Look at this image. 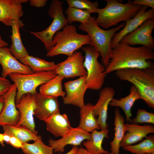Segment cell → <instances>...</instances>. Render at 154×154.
<instances>
[{
    "mask_svg": "<svg viewBox=\"0 0 154 154\" xmlns=\"http://www.w3.org/2000/svg\"><path fill=\"white\" fill-rule=\"evenodd\" d=\"M21 149L25 154H53L52 147L44 144L42 139L33 143H24Z\"/></svg>",
    "mask_w": 154,
    "mask_h": 154,
    "instance_id": "cell-31",
    "label": "cell"
},
{
    "mask_svg": "<svg viewBox=\"0 0 154 154\" xmlns=\"http://www.w3.org/2000/svg\"><path fill=\"white\" fill-rule=\"evenodd\" d=\"M47 1V0H30L29 4L31 6L43 7L46 5Z\"/></svg>",
    "mask_w": 154,
    "mask_h": 154,
    "instance_id": "cell-38",
    "label": "cell"
},
{
    "mask_svg": "<svg viewBox=\"0 0 154 154\" xmlns=\"http://www.w3.org/2000/svg\"><path fill=\"white\" fill-rule=\"evenodd\" d=\"M2 126L3 133L16 137L23 143L32 140L35 142L42 139L40 136L34 133L25 126L16 125H5Z\"/></svg>",
    "mask_w": 154,
    "mask_h": 154,
    "instance_id": "cell-25",
    "label": "cell"
},
{
    "mask_svg": "<svg viewBox=\"0 0 154 154\" xmlns=\"http://www.w3.org/2000/svg\"><path fill=\"white\" fill-rule=\"evenodd\" d=\"M86 76L80 77L64 83L66 95L63 98L65 104L73 105L80 108L84 105V97L88 89L86 83Z\"/></svg>",
    "mask_w": 154,
    "mask_h": 154,
    "instance_id": "cell-11",
    "label": "cell"
},
{
    "mask_svg": "<svg viewBox=\"0 0 154 154\" xmlns=\"http://www.w3.org/2000/svg\"><path fill=\"white\" fill-rule=\"evenodd\" d=\"M130 123L137 124L143 123L154 124V114L153 112H149L143 109H139L136 117L131 119Z\"/></svg>",
    "mask_w": 154,
    "mask_h": 154,
    "instance_id": "cell-34",
    "label": "cell"
},
{
    "mask_svg": "<svg viewBox=\"0 0 154 154\" xmlns=\"http://www.w3.org/2000/svg\"><path fill=\"white\" fill-rule=\"evenodd\" d=\"M17 88L14 84H11L5 95V103L0 114V126L16 125L20 119V114L16 106L15 100Z\"/></svg>",
    "mask_w": 154,
    "mask_h": 154,
    "instance_id": "cell-14",
    "label": "cell"
},
{
    "mask_svg": "<svg viewBox=\"0 0 154 154\" xmlns=\"http://www.w3.org/2000/svg\"><path fill=\"white\" fill-rule=\"evenodd\" d=\"M91 135V133L84 131L78 126L72 127L61 139L57 140L50 139L49 145L52 147L55 153H62L66 145H71L77 146L84 141L89 139Z\"/></svg>",
    "mask_w": 154,
    "mask_h": 154,
    "instance_id": "cell-15",
    "label": "cell"
},
{
    "mask_svg": "<svg viewBox=\"0 0 154 154\" xmlns=\"http://www.w3.org/2000/svg\"><path fill=\"white\" fill-rule=\"evenodd\" d=\"M8 45V44L2 39L1 35H0V48L6 47Z\"/></svg>",
    "mask_w": 154,
    "mask_h": 154,
    "instance_id": "cell-42",
    "label": "cell"
},
{
    "mask_svg": "<svg viewBox=\"0 0 154 154\" xmlns=\"http://www.w3.org/2000/svg\"><path fill=\"white\" fill-rule=\"evenodd\" d=\"M10 136V137L8 144L17 149H21L23 143L16 137L13 136Z\"/></svg>",
    "mask_w": 154,
    "mask_h": 154,
    "instance_id": "cell-37",
    "label": "cell"
},
{
    "mask_svg": "<svg viewBox=\"0 0 154 154\" xmlns=\"http://www.w3.org/2000/svg\"><path fill=\"white\" fill-rule=\"evenodd\" d=\"M47 131L55 137H62L72 128L67 115L60 112L55 114L44 121Z\"/></svg>",
    "mask_w": 154,
    "mask_h": 154,
    "instance_id": "cell-21",
    "label": "cell"
},
{
    "mask_svg": "<svg viewBox=\"0 0 154 154\" xmlns=\"http://www.w3.org/2000/svg\"><path fill=\"white\" fill-rule=\"evenodd\" d=\"M148 7L142 6L137 14L133 17L126 21L123 28L114 34L111 43L112 49L119 43L124 37L133 31L145 21L154 19V9L151 8L147 10Z\"/></svg>",
    "mask_w": 154,
    "mask_h": 154,
    "instance_id": "cell-13",
    "label": "cell"
},
{
    "mask_svg": "<svg viewBox=\"0 0 154 154\" xmlns=\"http://www.w3.org/2000/svg\"><path fill=\"white\" fill-rule=\"evenodd\" d=\"M104 154H113L111 152H109L108 151H107L106 153H105Z\"/></svg>",
    "mask_w": 154,
    "mask_h": 154,
    "instance_id": "cell-44",
    "label": "cell"
},
{
    "mask_svg": "<svg viewBox=\"0 0 154 154\" xmlns=\"http://www.w3.org/2000/svg\"><path fill=\"white\" fill-rule=\"evenodd\" d=\"M115 74L120 80L133 84L141 99L149 107L154 108V67L120 69L116 71Z\"/></svg>",
    "mask_w": 154,
    "mask_h": 154,
    "instance_id": "cell-3",
    "label": "cell"
},
{
    "mask_svg": "<svg viewBox=\"0 0 154 154\" xmlns=\"http://www.w3.org/2000/svg\"><path fill=\"white\" fill-rule=\"evenodd\" d=\"M78 148V147L77 146H74L69 152L64 154H74ZM58 154H61L59 153Z\"/></svg>",
    "mask_w": 154,
    "mask_h": 154,
    "instance_id": "cell-43",
    "label": "cell"
},
{
    "mask_svg": "<svg viewBox=\"0 0 154 154\" xmlns=\"http://www.w3.org/2000/svg\"><path fill=\"white\" fill-rule=\"evenodd\" d=\"M0 64L2 68L1 76L4 78L11 74H26L33 73L29 67L16 59L7 47L0 48Z\"/></svg>",
    "mask_w": 154,
    "mask_h": 154,
    "instance_id": "cell-17",
    "label": "cell"
},
{
    "mask_svg": "<svg viewBox=\"0 0 154 154\" xmlns=\"http://www.w3.org/2000/svg\"><path fill=\"white\" fill-rule=\"evenodd\" d=\"M126 131L120 147L132 145L143 140L147 135L154 133V126L151 125H140L137 124L125 123Z\"/></svg>",
    "mask_w": 154,
    "mask_h": 154,
    "instance_id": "cell-20",
    "label": "cell"
},
{
    "mask_svg": "<svg viewBox=\"0 0 154 154\" xmlns=\"http://www.w3.org/2000/svg\"><path fill=\"white\" fill-rule=\"evenodd\" d=\"M64 78L62 76L57 75L52 79L40 85L39 93L46 97L57 98L58 96L64 97L65 92L62 90V82Z\"/></svg>",
    "mask_w": 154,
    "mask_h": 154,
    "instance_id": "cell-29",
    "label": "cell"
},
{
    "mask_svg": "<svg viewBox=\"0 0 154 154\" xmlns=\"http://www.w3.org/2000/svg\"><path fill=\"white\" fill-rule=\"evenodd\" d=\"M154 154V153H145V154Z\"/></svg>",
    "mask_w": 154,
    "mask_h": 154,
    "instance_id": "cell-45",
    "label": "cell"
},
{
    "mask_svg": "<svg viewBox=\"0 0 154 154\" xmlns=\"http://www.w3.org/2000/svg\"><path fill=\"white\" fill-rule=\"evenodd\" d=\"M154 27V19H149L133 31L124 37L120 42L130 45L140 44L153 50L154 41L152 33Z\"/></svg>",
    "mask_w": 154,
    "mask_h": 154,
    "instance_id": "cell-10",
    "label": "cell"
},
{
    "mask_svg": "<svg viewBox=\"0 0 154 154\" xmlns=\"http://www.w3.org/2000/svg\"><path fill=\"white\" fill-rule=\"evenodd\" d=\"M24 25L20 19L15 20L11 25L12 34L10 36L12 44L9 48L12 55L17 59L19 60L29 55L22 42L19 28Z\"/></svg>",
    "mask_w": 154,
    "mask_h": 154,
    "instance_id": "cell-22",
    "label": "cell"
},
{
    "mask_svg": "<svg viewBox=\"0 0 154 154\" xmlns=\"http://www.w3.org/2000/svg\"><path fill=\"white\" fill-rule=\"evenodd\" d=\"M132 3L135 5L149 7L154 9V0H134Z\"/></svg>",
    "mask_w": 154,
    "mask_h": 154,
    "instance_id": "cell-36",
    "label": "cell"
},
{
    "mask_svg": "<svg viewBox=\"0 0 154 154\" xmlns=\"http://www.w3.org/2000/svg\"><path fill=\"white\" fill-rule=\"evenodd\" d=\"M74 154H89L85 149L83 147L78 148Z\"/></svg>",
    "mask_w": 154,
    "mask_h": 154,
    "instance_id": "cell-40",
    "label": "cell"
},
{
    "mask_svg": "<svg viewBox=\"0 0 154 154\" xmlns=\"http://www.w3.org/2000/svg\"><path fill=\"white\" fill-rule=\"evenodd\" d=\"M65 14L66 15L68 23L70 25L76 21L82 24L85 23L91 16V14L86 10L70 7L66 9Z\"/></svg>",
    "mask_w": 154,
    "mask_h": 154,
    "instance_id": "cell-32",
    "label": "cell"
},
{
    "mask_svg": "<svg viewBox=\"0 0 154 154\" xmlns=\"http://www.w3.org/2000/svg\"><path fill=\"white\" fill-rule=\"evenodd\" d=\"M28 0H0V22L11 26L15 20L20 19L23 14V3Z\"/></svg>",
    "mask_w": 154,
    "mask_h": 154,
    "instance_id": "cell-18",
    "label": "cell"
},
{
    "mask_svg": "<svg viewBox=\"0 0 154 154\" xmlns=\"http://www.w3.org/2000/svg\"><path fill=\"white\" fill-rule=\"evenodd\" d=\"M54 71L33 72L29 74H11L9 76L17 88L16 104L22 96L27 94H35L37 93V88L55 77Z\"/></svg>",
    "mask_w": 154,
    "mask_h": 154,
    "instance_id": "cell-8",
    "label": "cell"
},
{
    "mask_svg": "<svg viewBox=\"0 0 154 154\" xmlns=\"http://www.w3.org/2000/svg\"><path fill=\"white\" fill-rule=\"evenodd\" d=\"M94 105L91 103L85 104L80 108V128L88 133L101 129L93 112Z\"/></svg>",
    "mask_w": 154,
    "mask_h": 154,
    "instance_id": "cell-27",
    "label": "cell"
},
{
    "mask_svg": "<svg viewBox=\"0 0 154 154\" xmlns=\"http://www.w3.org/2000/svg\"><path fill=\"white\" fill-rule=\"evenodd\" d=\"M96 18L91 16L86 23H80L78 27L88 33L90 38L92 46L100 53L102 64L106 68L110 59L113 37L117 31L125 26V23H122L115 28L105 30L97 24Z\"/></svg>",
    "mask_w": 154,
    "mask_h": 154,
    "instance_id": "cell-5",
    "label": "cell"
},
{
    "mask_svg": "<svg viewBox=\"0 0 154 154\" xmlns=\"http://www.w3.org/2000/svg\"><path fill=\"white\" fill-rule=\"evenodd\" d=\"M115 94L114 89L106 87L99 92V97L97 103L93 108V112L95 117L98 116L97 121L101 129L108 128L107 124L108 106Z\"/></svg>",
    "mask_w": 154,
    "mask_h": 154,
    "instance_id": "cell-16",
    "label": "cell"
},
{
    "mask_svg": "<svg viewBox=\"0 0 154 154\" xmlns=\"http://www.w3.org/2000/svg\"><path fill=\"white\" fill-rule=\"evenodd\" d=\"M109 131L107 128L100 131L95 130L91 132L90 138L83 143L89 154H104L108 151L103 149L102 145L104 138H109Z\"/></svg>",
    "mask_w": 154,
    "mask_h": 154,
    "instance_id": "cell-24",
    "label": "cell"
},
{
    "mask_svg": "<svg viewBox=\"0 0 154 154\" xmlns=\"http://www.w3.org/2000/svg\"><path fill=\"white\" fill-rule=\"evenodd\" d=\"M5 95L0 96V114L3 109L5 103Z\"/></svg>",
    "mask_w": 154,
    "mask_h": 154,
    "instance_id": "cell-41",
    "label": "cell"
},
{
    "mask_svg": "<svg viewBox=\"0 0 154 154\" xmlns=\"http://www.w3.org/2000/svg\"><path fill=\"white\" fill-rule=\"evenodd\" d=\"M63 1L59 0H53L51 2L48 10V14L53 19L48 27L41 31H29L44 43L47 51L55 45L53 38L55 33L68 23L63 13Z\"/></svg>",
    "mask_w": 154,
    "mask_h": 154,
    "instance_id": "cell-6",
    "label": "cell"
},
{
    "mask_svg": "<svg viewBox=\"0 0 154 154\" xmlns=\"http://www.w3.org/2000/svg\"><path fill=\"white\" fill-rule=\"evenodd\" d=\"M36 108L34 115L44 121L53 115L60 112L59 104L57 98L44 96L39 93L35 94Z\"/></svg>",
    "mask_w": 154,
    "mask_h": 154,
    "instance_id": "cell-19",
    "label": "cell"
},
{
    "mask_svg": "<svg viewBox=\"0 0 154 154\" xmlns=\"http://www.w3.org/2000/svg\"><path fill=\"white\" fill-rule=\"evenodd\" d=\"M141 99L139 92L133 85L132 86L130 90L129 94L126 96L119 99L113 98L109 105L111 107H119L124 111L127 122H129L132 116L131 109L135 102Z\"/></svg>",
    "mask_w": 154,
    "mask_h": 154,
    "instance_id": "cell-23",
    "label": "cell"
},
{
    "mask_svg": "<svg viewBox=\"0 0 154 154\" xmlns=\"http://www.w3.org/2000/svg\"><path fill=\"white\" fill-rule=\"evenodd\" d=\"M19 60L23 64L29 67L33 72L54 71L58 66L54 62H49L29 54Z\"/></svg>",
    "mask_w": 154,
    "mask_h": 154,
    "instance_id": "cell-28",
    "label": "cell"
},
{
    "mask_svg": "<svg viewBox=\"0 0 154 154\" xmlns=\"http://www.w3.org/2000/svg\"><path fill=\"white\" fill-rule=\"evenodd\" d=\"M9 80L0 76V96L5 95L9 90L11 85Z\"/></svg>",
    "mask_w": 154,
    "mask_h": 154,
    "instance_id": "cell-35",
    "label": "cell"
},
{
    "mask_svg": "<svg viewBox=\"0 0 154 154\" xmlns=\"http://www.w3.org/2000/svg\"><path fill=\"white\" fill-rule=\"evenodd\" d=\"M69 7L88 11L90 14L96 13L98 8V1L92 2L88 0H66Z\"/></svg>",
    "mask_w": 154,
    "mask_h": 154,
    "instance_id": "cell-33",
    "label": "cell"
},
{
    "mask_svg": "<svg viewBox=\"0 0 154 154\" xmlns=\"http://www.w3.org/2000/svg\"><path fill=\"white\" fill-rule=\"evenodd\" d=\"M53 42L55 45L47 51L46 56H53L62 54L69 56L77 50L86 44L92 46L90 36L78 33L74 25L68 24L54 35Z\"/></svg>",
    "mask_w": 154,
    "mask_h": 154,
    "instance_id": "cell-4",
    "label": "cell"
},
{
    "mask_svg": "<svg viewBox=\"0 0 154 154\" xmlns=\"http://www.w3.org/2000/svg\"><path fill=\"white\" fill-rule=\"evenodd\" d=\"M10 136L5 133H0V143L3 146L4 145V142H5L7 144H9Z\"/></svg>",
    "mask_w": 154,
    "mask_h": 154,
    "instance_id": "cell-39",
    "label": "cell"
},
{
    "mask_svg": "<svg viewBox=\"0 0 154 154\" xmlns=\"http://www.w3.org/2000/svg\"><path fill=\"white\" fill-rule=\"evenodd\" d=\"M16 106L20 114L17 125L25 126L34 133L38 134V132L35 130L33 116L36 108L35 94L28 93L24 95L19 102L16 104Z\"/></svg>",
    "mask_w": 154,
    "mask_h": 154,
    "instance_id": "cell-12",
    "label": "cell"
},
{
    "mask_svg": "<svg viewBox=\"0 0 154 154\" xmlns=\"http://www.w3.org/2000/svg\"><path fill=\"white\" fill-rule=\"evenodd\" d=\"M123 148L125 151L136 154L154 153V136L152 135L147 136L139 143Z\"/></svg>",
    "mask_w": 154,
    "mask_h": 154,
    "instance_id": "cell-30",
    "label": "cell"
},
{
    "mask_svg": "<svg viewBox=\"0 0 154 154\" xmlns=\"http://www.w3.org/2000/svg\"><path fill=\"white\" fill-rule=\"evenodd\" d=\"M106 6L98 8L97 17L95 21L97 24L104 29L116 26L121 22H125L133 17L138 13L142 6L133 4L129 0L122 3L116 0H105Z\"/></svg>",
    "mask_w": 154,
    "mask_h": 154,
    "instance_id": "cell-2",
    "label": "cell"
},
{
    "mask_svg": "<svg viewBox=\"0 0 154 154\" xmlns=\"http://www.w3.org/2000/svg\"><path fill=\"white\" fill-rule=\"evenodd\" d=\"M114 137L110 144L111 152L113 154H119L120 145L126 132L125 119L120 114L118 107H116L114 111Z\"/></svg>",
    "mask_w": 154,
    "mask_h": 154,
    "instance_id": "cell-26",
    "label": "cell"
},
{
    "mask_svg": "<svg viewBox=\"0 0 154 154\" xmlns=\"http://www.w3.org/2000/svg\"><path fill=\"white\" fill-rule=\"evenodd\" d=\"M84 58L81 52L76 51L65 60L57 64L55 74L64 78L86 76L87 72L83 65Z\"/></svg>",
    "mask_w": 154,
    "mask_h": 154,
    "instance_id": "cell-9",
    "label": "cell"
},
{
    "mask_svg": "<svg viewBox=\"0 0 154 154\" xmlns=\"http://www.w3.org/2000/svg\"><path fill=\"white\" fill-rule=\"evenodd\" d=\"M82 50L85 53L83 65L87 73L86 83L88 88L100 90L104 83L106 75L104 73L105 66L98 60L100 54L90 45L82 47Z\"/></svg>",
    "mask_w": 154,
    "mask_h": 154,
    "instance_id": "cell-7",
    "label": "cell"
},
{
    "mask_svg": "<svg viewBox=\"0 0 154 154\" xmlns=\"http://www.w3.org/2000/svg\"><path fill=\"white\" fill-rule=\"evenodd\" d=\"M153 50L141 46L133 47L120 42L112 49L108 64L104 72L106 74L123 69H143L154 67Z\"/></svg>",
    "mask_w": 154,
    "mask_h": 154,
    "instance_id": "cell-1",
    "label": "cell"
}]
</instances>
